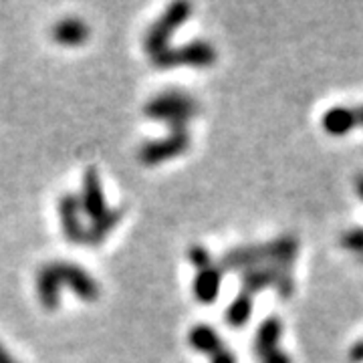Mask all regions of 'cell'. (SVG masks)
I'll list each match as a JSON object with an SVG mask.
<instances>
[{"instance_id": "obj_14", "label": "cell", "mask_w": 363, "mask_h": 363, "mask_svg": "<svg viewBox=\"0 0 363 363\" xmlns=\"http://www.w3.org/2000/svg\"><path fill=\"white\" fill-rule=\"evenodd\" d=\"M321 123H323V130L327 131L329 135L341 138V135H347V133L357 125V119H355L353 107L337 105V107H331L329 111H325Z\"/></svg>"}, {"instance_id": "obj_6", "label": "cell", "mask_w": 363, "mask_h": 363, "mask_svg": "<svg viewBox=\"0 0 363 363\" xmlns=\"http://www.w3.org/2000/svg\"><path fill=\"white\" fill-rule=\"evenodd\" d=\"M274 286L279 297L289 298L295 291V279L291 274V269L283 267H255L242 271L240 274V293H247L250 297H255L259 291Z\"/></svg>"}, {"instance_id": "obj_1", "label": "cell", "mask_w": 363, "mask_h": 363, "mask_svg": "<svg viewBox=\"0 0 363 363\" xmlns=\"http://www.w3.org/2000/svg\"><path fill=\"white\" fill-rule=\"evenodd\" d=\"M63 285L69 286L81 301H97L101 295L99 283L83 267L67 260H52L40 267L35 279L37 297L47 311H55L59 307Z\"/></svg>"}, {"instance_id": "obj_13", "label": "cell", "mask_w": 363, "mask_h": 363, "mask_svg": "<svg viewBox=\"0 0 363 363\" xmlns=\"http://www.w3.org/2000/svg\"><path fill=\"white\" fill-rule=\"evenodd\" d=\"M123 214H125V208L123 206L107 208V212H105L104 216H99L97 220H93L89 228H85L83 245H87V247H99L105 238L116 230V226L123 218Z\"/></svg>"}, {"instance_id": "obj_11", "label": "cell", "mask_w": 363, "mask_h": 363, "mask_svg": "<svg viewBox=\"0 0 363 363\" xmlns=\"http://www.w3.org/2000/svg\"><path fill=\"white\" fill-rule=\"evenodd\" d=\"M91 28L77 16H67L51 26V39L65 47H77L89 39Z\"/></svg>"}, {"instance_id": "obj_21", "label": "cell", "mask_w": 363, "mask_h": 363, "mask_svg": "<svg viewBox=\"0 0 363 363\" xmlns=\"http://www.w3.org/2000/svg\"><path fill=\"white\" fill-rule=\"evenodd\" d=\"M0 363H18L16 359H14L13 355L9 353V351L4 350V345L0 343Z\"/></svg>"}, {"instance_id": "obj_23", "label": "cell", "mask_w": 363, "mask_h": 363, "mask_svg": "<svg viewBox=\"0 0 363 363\" xmlns=\"http://www.w3.org/2000/svg\"><path fill=\"white\" fill-rule=\"evenodd\" d=\"M353 111H355V119H357V123H362L363 125V105H359V107H353Z\"/></svg>"}, {"instance_id": "obj_5", "label": "cell", "mask_w": 363, "mask_h": 363, "mask_svg": "<svg viewBox=\"0 0 363 363\" xmlns=\"http://www.w3.org/2000/svg\"><path fill=\"white\" fill-rule=\"evenodd\" d=\"M190 14H192V4L186 0H178V2H172L168 9L157 16V21L150 25L143 39V47L150 52V57L168 47L176 28H180L190 18Z\"/></svg>"}, {"instance_id": "obj_10", "label": "cell", "mask_w": 363, "mask_h": 363, "mask_svg": "<svg viewBox=\"0 0 363 363\" xmlns=\"http://www.w3.org/2000/svg\"><path fill=\"white\" fill-rule=\"evenodd\" d=\"M59 210V218L63 226V234L71 245H83L85 238V226L81 222V204H79V196L67 192L59 198L57 202Z\"/></svg>"}, {"instance_id": "obj_7", "label": "cell", "mask_w": 363, "mask_h": 363, "mask_svg": "<svg viewBox=\"0 0 363 363\" xmlns=\"http://www.w3.org/2000/svg\"><path fill=\"white\" fill-rule=\"evenodd\" d=\"M190 147V133L188 131H169L168 135L160 140H150L140 147L138 156L145 166H157L166 160L182 156Z\"/></svg>"}, {"instance_id": "obj_22", "label": "cell", "mask_w": 363, "mask_h": 363, "mask_svg": "<svg viewBox=\"0 0 363 363\" xmlns=\"http://www.w3.org/2000/svg\"><path fill=\"white\" fill-rule=\"evenodd\" d=\"M355 190H357V196L363 200V174L355 178Z\"/></svg>"}, {"instance_id": "obj_18", "label": "cell", "mask_w": 363, "mask_h": 363, "mask_svg": "<svg viewBox=\"0 0 363 363\" xmlns=\"http://www.w3.org/2000/svg\"><path fill=\"white\" fill-rule=\"evenodd\" d=\"M188 259H190V262L196 267V271H198V269H204V267L214 262L212 257H210V252H208L204 247H200V245L190 247V250H188Z\"/></svg>"}, {"instance_id": "obj_19", "label": "cell", "mask_w": 363, "mask_h": 363, "mask_svg": "<svg viewBox=\"0 0 363 363\" xmlns=\"http://www.w3.org/2000/svg\"><path fill=\"white\" fill-rule=\"evenodd\" d=\"M210 363H236V357H234V353L228 347H222L218 353H214L210 357Z\"/></svg>"}, {"instance_id": "obj_15", "label": "cell", "mask_w": 363, "mask_h": 363, "mask_svg": "<svg viewBox=\"0 0 363 363\" xmlns=\"http://www.w3.org/2000/svg\"><path fill=\"white\" fill-rule=\"evenodd\" d=\"M188 341H190V345L194 347L196 351H200V353H204L208 357H212L214 353H218L222 347H226L224 343H222L220 335L210 327V325H196L190 329V335H188Z\"/></svg>"}, {"instance_id": "obj_17", "label": "cell", "mask_w": 363, "mask_h": 363, "mask_svg": "<svg viewBox=\"0 0 363 363\" xmlns=\"http://www.w3.org/2000/svg\"><path fill=\"white\" fill-rule=\"evenodd\" d=\"M341 245L351 252H357L359 257L363 255V228H351L341 236Z\"/></svg>"}, {"instance_id": "obj_3", "label": "cell", "mask_w": 363, "mask_h": 363, "mask_svg": "<svg viewBox=\"0 0 363 363\" xmlns=\"http://www.w3.org/2000/svg\"><path fill=\"white\" fill-rule=\"evenodd\" d=\"M143 113L150 119L164 121L172 131H186V125L200 113V104L190 93L172 89L152 97L143 107Z\"/></svg>"}, {"instance_id": "obj_9", "label": "cell", "mask_w": 363, "mask_h": 363, "mask_svg": "<svg viewBox=\"0 0 363 363\" xmlns=\"http://www.w3.org/2000/svg\"><path fill=\"white\" fill-rule=\"evenodd\" d=\"M81 212L91 218L97 220L107 212V202H105L104 188H101V178L95 168H87L83 174V186H81V196H79Z\"/></svg>"}, {"instance_id": "obj_16", "label": "cell", "mask_w": 363, "mask_h": 363, "mask_svg": "<svg viewBox=\"0 0 363 363\" xmlns=\"http://www.w3.org/2000/svg\"><path fill=\"white\" fill-rule=\"evenodd\" d=\"M252 298L247 293H238L236 297L233 298V303L228 305V309H226V323L228 327H233V329H242L245 325L248 323V319H250V315H252Z\"/></svg>"}, {"instance_id": "obj_4", "label": "cell", "mask_w": 363, "mask_h": 363, "mask_svg": "<svg viewBox=\"0 0 363 363\" xmlns=\"http://www.w3.org/2000/svg\"><path fill=\"white\" fill-rule=\"evenodd\" d=\"M218 59V52L208 40H192L180 47H166L156 55H152V63L156 69H176V67H196L206 69Z\"/></svg>"}, {"instance_id": "obj_2", "label": "cell", "mask_w": 363, "mask_h": 363, "mask_svg": "<svg viewBox=\"0 0 363 363\" xmlns=\"http://www.w3.org/2000/svg\"><path fill=\"white\" fill-rule=\"evenodd\" d=\"M298 252V242L295 236L285 234L271 242L262 245H245L228 250L218 262L224 271H248L255 267H283L293 269Z\"/></svg>"}, {"instance_id": "obj_20", "label": "cell", "mask_w": 363, "mask_h": 363, "mask_svg": "<svg viewBox=\"0 0 363 363\" xmlns=\"http://www.w3.org/2000/svg\"><path fill=\"white\" fill-rule=\"evenodd\" d=\"M350 359L353 363H363V339L353 343V347L350 351Z\"/></svg>"}, {"instance_id": "obj_24", "label": "cell", "mask_w": 363, "mask_h": 363, "mask_svg": "<svg viewBox=\"0 0 363 363\" xmlns=\"http://www.w3.org/2000/svg\"><path fill=\"white\" fill-rule=\"evenodd\" d=\"M362 260H363V255H362Z\"/></svg>"}, {"instance_id": "obj_8", "label": "cell", "mask_w": 363, "mask_h": 363, "mask_svg": "<svg viewBox=\"0 0 363 363\" xmlns=\"http://www.w3.org/2000/svg\"><path fill=\"white\" fill-rule=\"evenodd\" d=\"M281 333H283V323L279 317H267L260 323L255 337V351L260 363H293L285 351L279 347Z\"/></svg>"}, {"instance_id": "obj_12", "label": "cell", "mask_w": 363, "mask_h": 363, "mask_svg": "<svg viewBox=\"0 0 363 363\" xmlns=\"http://www.w3.org/2000/svg\"><path fill=\"white\" fill-rule=\"evenodd\" d=\"M222 285V269L218 264H208L204 269H198L194 277V297L200 303H214L218 298Z\"/></svg>"}]
</instances>
